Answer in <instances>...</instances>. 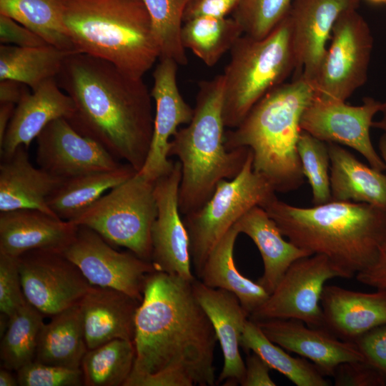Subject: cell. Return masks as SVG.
I'll list each match as a JSON object with an SVG mask.
<instances>
[{
  "instance_id": "obj_1",
  "label": "cell",
  "mask_w": 386,
  "mask_h": 386,
  "mask_svg": "<svg viewBox=\"0 0 386 386\" xmlns=\"http://www.w3.org/2000/svg\"><path fill=\"white\" fill-rule=\"evenodd\" d=\"M135 360L124 386H213L217 342L192 282L155 271L135 319Z\"/></svg>"
},
{
  "instance_id": "obj_2",
  "label": "cell",
  "mask_w": 386,
  "mask_h": 386,
  "mask_svg": "<svg viewBox=\"0 0 386 386\" xmlns=\"http://www.w3.org/2000/svg\"><path fill=\"white\" fill-rule=\"evenodd\" d=\"M56 80L73 101L74 111L66 119L71 127L139 172L150 149L154 118L142 78L74 52L66 56Z\"/></svg>"
},
{
  "instance_id": "obj_3",
  "label": "cell",
  "mask_w": 386,
  "mask_h": 386,
  "mask_svg": "<svg viewBox=\"0 0 386 386\" xmlns=\"http://www.w3.org/2000/svg\"><path fill=\"white\" fill-rule=\"evenodd\" d=\"M262 208L288 240L327 257L347 279L372 264L386 242V210L371 204L330 201L300 207L276 197Z\"/></svg>"
},
{
  "instance_id": "obj_4",
  "label": "cell",
  "mask_w": 386,
  "mask_h": 386,
  "mask_svg": "<svg viewBox=\"0 0 386 386\" xmlns=\"http://www.w3.org/2000/svg\"><path fill=\"white\" fill-rule=\"evenodd\" d=\"M314 96L311 82L302 76L294 78L269 91L237 127L225 132L227 149L249 148L253 169L276 192L296 190L305 182L297 142L302 116Z\"/></svg>"
},
{
  "instance_id": "obj_5",
  "label": "cell",
  "mask_w": 386,
  "mask_h": 386,
  "mask_svg": "<svg viewBox=\"0 0 386 386\" xmlns=\"http://www.w3.org/2000/svg\"><path fill=\"white\" fill-rule=\"evenodd\" d=\"M194 114L186 127L172 137L169 157L182 167L179 207L182 216L201 208L222 179L235 177L251 152L248 147L228 150L223 120L224 76L201 81Z\"/></svg>"
},
{
  "instance_id": "obj_6",
  "label": "cell",
  "mask_w": 386,
  "mask_h": 386,
  "mask_svg": "<svg viewBox=\"0 0 386 386\" xmlns=\"http://www.w3.org/2000/svg\"><path fill=\"white\" fill-rule=\"evenodd\" d=\"M64 23L76 52L142 78L159 59L142 0H66Z\"/></svg>"
},
{
  "instance_id": "obj_7",
  "label": "cell",
  "mask_w": 386,
  "mask_h": 386,
  "mask_svg": "<svg viewBox=\"0 0 386 386\" xmlns=\"http://www.w3.org/2000/svg\"><path fill=\"white\" fill-rule=\"evenodd\" d=\"M229 51L222 74V115L226 128L234 129L258 101L295 71L289 15L262 39L242 34Z\"/></svg>"
},
{
  "instance_id": "obj_8",
  "label": "cell",
  "mask_w": 386,
  "mask_h": 386,
  "mask_svg": "<svg viewBox=\"0 0 386 386\" xmlns=\"http://www.w3.org/2000/svg\"><path fill=\"white\" fill-rule=\"evenodd\" d=\"M154 184L137 172L71 222L93 229L109 244L125 247L151 262V230L157 214Z\"/></svg>"
},
{
  "instance_id": "obj_9",
  "label": "cell",
  "mask_w": 386,
  "mask_h": 386,
  "mask_svg": "<svg viewBox=\"0 0 386 386\" xmlns=\"http://www.w3.org/2000/svg\"><path fill=\"white\" fill-rule=\"evenodd\" d=\"M275 193L269 182L253 169L251 151L235 177L219 182L201 208L183 216L197 277L212 249L238 219L254 207H263L277 197Z\"/></svg>"
},
{
  "instance_id": "obj_10",
  "label": "cell",
  "mask_w": 386,
  "mask_h": 386,
  "mask_svg": "<svg viewBox=\"0 0 386 386\" xmlns=\"http://www.w3.org/2000/svg\"><path fill=\"white\" fill-rule=\"evenodd\" d=\"M319 73L315 95L345 102L367 81L373 49L370 28L357 9L337 19Z\"/></svg>"
},
{
  "instance_id": "obj_11",
  "label": "cell",
  "mask_w": 386,
  "mask_h": 386,
  "mask_svg": "<svg viewBox=\"0 0 386 386\" xmlns=\"http://www.w3.org/2000/svg\"><path fill=\"white\" fill-rule=\"evenodd\" d=\"M346 278L327 257L312 254L295 261L266 301L250 316L253 321L292 319L323 328L321 297L332 278Z\"/></svg>"
},
{
  "instance_id": "obj_12",
  "label": "cell",
  "mask_w": 386,
  "mask_h": 386,
  "mask_svg": "<svg viewBox=\"0 0 386 386\" xmlns=\"http://www.w3.org/2000/svg\"><path fill=\"white\" fill-rule=\"evenodd\" d=\"M91 285L113 288L142 301L147 277L157 271L150 261L131 251L118 252L97 232L79 226L62 252Z\"/></svg>"
},
{
  "instance_id": "obj_13",
  "label": "cell",
  "mask_w": 386,
  "mask_h": 386,
  "mask_svg": "<svg viewBox=\"0 0 386 386\" xmlns=\"http://www.w3.org/2000/svg\"><path fill=\"white\" fill-rule=\"evenodd\" d=\"M382 102L365 97L358 106L315 95L301 118V129L327 143L349 147L361 154L369 164L380 171L385 164L370 138L375 115L380 112Z\"/></svg>"
},
{
  "instance_id": "obj_14",
  "label": "cell",
  "mask_w": 386,
  "mask_h": 386,
  "mask_svg": "<svg viewBox=\"0 0 386 386\" xmlns=\"http://www.w3.org/2000/svg\"><path fill=\"white\" fill-rule=\"evenodd\" d=\"M18 262L24 295L44 315L53 316L79 304L91 286L60 251L31 250Z\"/></svg>"
},
{
  "instance_id": "obj_15",
  "label": "cell",
  "mask_w": 386,
  "mask_h": 386,
  "mask_svg": "<svg viewBox=\"0 0 386 386\" xmlns=\"http://www.w3.org/2000/svg\"><path fill=\"white\" fill-rule=\"evenodd\" d=\"M182 167L177 160L154 184L157 214L151 230V262L157 271L189 282L192 272L189 237L179 207Z\"/></svg>"
},
{
  "instance_id": "obj_16",
  "label": "cell",
  "mask_w": 386,
  "mask_h": 386,
  "mask_svg": "<svg viewBox=\"0 0 386 386\" xmlns=\"http://www.w3.org/2000/svg\"><path fill=\"white\" fill-rule=\"evenodd\" d=\"M36 139L39 167L63 179L122 164L101 144L76 131L65 118L50 122Z\"/></svg>"
},
{
  "instance_id": "obj_17",
  "label": "cell",
  "mask_w": 386,
  "mask_h": 386,
  "mask_svg": "<svg viewBox=\"0 0 386 386\" xmlns=\"http://www.w3.org/2000/svg\"><path fill=\"white\" fill-rule=\"evenodd\" d=\"M159 60L150 91L155 103L152 139L144 164L139 172L153 181L172 168L174 162L168 156L170 140L179 127L188 124L194 114V108L185 102L179 90L178 64L171 59Z\"/></svg>"
},
{
  "instance_id": "obj_18",
  "label": "cell",
  "mask_w": 386,
  "mask_h": 386,
  "mask_svg": "<svg viewBox=\"0 0 386 386\" xmlns=\"http://www.w3.org/2000/svg\"><path fill=\"white\" fill-rule=\"evenodd\" d=\"M361 1L292 0L288 15L296 59L295 78L302 76L314 82L337 19L347 9H357Z\"/></svg>"
},
{
  "instance_id": "obj_19",
  "label": "cell",
  "mask_w": 386,
  "mask_h": 386,
  "mask_svg": "<svg viewBox=\"0 0 386 386\" xmlns=\"http://www.w3.org/2000/svg\"><path fill=\"white\" fill-rule=\"evenodd\" d=\"M254 322L272 342L308 360L326 376L332 377L342 363L364 360L354 342L341 340L325 328L292 319Z\"/></svg>"
},
{
  "instance_id": "obj_20",
  "label": "cell",
  "mask_w": 386,
  "mask_h": 386,
  "mask_svg": "<svg viewBox=\"0 0 386 386\" xmlns=\"http://www.w3.org/2000/svg\"><path fill=\"white\" fill-rule=\"evenodd\" d=\"M192 288L212 325L222 351L224 365L217 382L241 385L245 362L239 347L249 315L238 298L229 291L209 287L197 279L192 282Z\"/></svg>"
},
{
  "instance_id": "obj_21",
  "label": "cell",
  "mask_w": 386,
  "mask_h": 386,
  "mask_svg": "<svg viewBox=\"0 0 386 386\" xmlns=\"http://www.w3.org/2000/svg\"><path fill=\"white\" fill-rule=\"evenodd\" d=\"M321 307L323 328L343 340L354 342L386 324V290L362 292L325 285Z\"/></svg>"
},
{
  "instance_id": "obj_22",
  "label": "cell",
  "mask_w": 386,
  "mask_h": 386,
  "mask_svg": "<svg viewBox=\"0 0 386 386\" xmlns=\"http://www.w3.org/2000/svg\"><path fill=\"white\" fill-rule=\"evenodd\" d=\"M78 225L41 211L21 209L0 213V252L19 257L35 249L63 252Z\"/></svg>"
},
{
  "instance_id": "obj_23",
  "label": "cell",
  "mask_w": 386,
  "mask_h": 386,
  "mask_svg": "<svg viewBox=\"0 0 386 386\" xmlns=\"http://www.w3.org/2000/svg\"><path fill=\"white\" fill-rule=\"evenodd\" d=\"M140 302L122 291L91 285L79 302L88 350L116 339L133 341Z\"/></svg>"
},
{
  "instance_id": "obj_24",
  "label": "cell",
  "mask_w": 386,
  "mask_h": 386,
  "mask_svg": "<svg viewBox=\"0 0 386 386\" xmlns=\"http://www.w3.org/2000/svg\"><path fill=\"white\" fill-rule=\"evenodd\" d=\"M74 111L73 101L59 87L56 79H49L26 93L16 105L0 144L1 160L11 157L21 145L28 149L50 122L59 118L67 119Z\"/></svg>"
},
{
  "instance_id": "obj_25",
  "label": "cell",
  "mask_w": 386,
  "mask_h": 386,
  "mask_svg": "<svg viewBox=\"0 0 386 386\" xmlns=\"http://www.w3.org/2000/svg\"><path fill=\"white\" fill-rule=\"evenodd\" d=\"M27 149L21 145L1 162L0 212L32 209L57 217L47 199L63 179L33 166Z\"/></svg>"
},
{
  "instance_id": "obj_26",
  "label": "cell",
  "mask_w": 386,
  "mask_h": 386,
  "mask_svg": "<svg viewBox=\"0 0 386 386\" xmlns=\"http://www.w3.org/2000/svg\"><path fill=\"white\" fill-rule=\"evenodd\" d=\"M234 226L239 234L248 236L257 246L264 266L263 274L257 281L269 294L273 292L292 263L312 255L290 240H285L276 222L259 206L247 212Z\"/></svg>"
},
{
  "instance_id": "obj_27",
  "label": "cell",
  "mask_w": 386,
  "mask_h": 386,
  "mask_svg": "<svg viewBox=\"0 0 386 386\" xmlns=\"http://www.w3.org/2000/svg\"><path fill=\"white\" fill-rule=\"evenodd\" d=\"M327 146L331 201L365 203L386 210V174L365 165L340 144Z\"/></svg>"
},
{
  "instance_id": "obj_28",
  "label": "cell",
  "mask_w": 386,
  "mask_h": 386,
  "mask_svg": "<svg viewBox=\"0 0 386 386\" xmlns=\"http://www.w3.org/2000/svg\"><path fill=\"white\" fill-rule=\"evenodd\" d=\"M239 232L233 226L212 249L198 276L205 285L233 293L249 316L269 294L257 282L244 277L237 269L234 249Z\"/></svg>"
},
{
  "instance_id": "obj_29",
  "label": "cell",
  "mask_w": 386,
  "mask_h": 386,
  "mask_svg": "<svg viewBox=\"0 0 386 386\" xmlns=\"http://www.w3.org/2000/svg\"><path fill=\"white\" fill-rule=\"evenodd\" d=\"M87 350L79 303L54 315L49 323H44L34 360L79 369Z\"/></svg>"
},
{
  "instance_id": "obj_30",
  "label": "cell",
  "mask_w": 386,
  "mask_h": 386,
  "mask_svg": "<svg viewBox=\"0 0 386 386\" xmlns=\"http://www.w3.org/2000/svg\"><path fill=\"white\" fill-rule=\"evenodd\" d=\"M137 171L129 164L64 179L47 199V204L61 219L73 221L86 209Z\"/></svg>"
},
{
  "instance_id": "obj_31",
  "label": "cell",
  "mask_w": 386,
  "mask_h": 386,
  "mask_svg": "<svg viewBox=\"0 0 386 386\" xmlns=\"http://www.w3.org/2000/svg\"><path fill=\"white\" fill-rule=\"evenodd\" d=\"M69 54L49 44L30 47L1 44L0 81H17L34 91L44 81L56 79Z\"/></svg>"
},
{
  "instance_id": "obj_32",
  "label": "cell",
  "mask_w": 386,
  "mask_h": 386,
  "mask_svg": "<svg viewBox=\"0 0 386 386\" xmlns=\"http://www.w3.org/2000/svg\"><path fill=\"white\" fill-rule=\"evenodd\" d=\"M66 0H0V14L40 36L48 44L76 52L64 23Z\"/></svg>"
},
{
  "instance_id": "obj_33",
  "label": "cell",
  "mask_w": 386,
  "mask_h": 386,
  "mask_svg": "<svg viewBox=\"0 0 386 386\" xmlns=\"http://www.w3.org/2000/svg\"><path fill=\"white\" fill-rule=\"evenodd\" d=\"M241 347L258 355L269 367L297 386H329L326 375L304 357H293L272 342L257 323L247 320L241 339Z\"/></svg>"
},
{
  "instance_id": "obj_34",
  "label": "cell",
  "mask_w": 386,
  "mask_h": 386,
  "mask_svg": "<svg viewBox=\"0 0 386 386\" xmlns=\"http://www.w3.org/2000/svg\"><path fill=\"white\" fill-rule=\"evenodd\" d=\"M242 34L241 26L232 17L199 16L184 21L181 38L186 49L212 67Z\"/></svg>"
},
{
  "instance_id": "obj_35",
  "label": "cell",
  "mask_w": 386,
  "mask_h": 386,
  "mask_svg": "<svg viewBox=\"0 0 386 386\" xmlns=\"http://www.w3.org/2000/svg\"><path fill=\"white\" fill-rule=\"evenodd\" d=\"M135 360L133 341L116 339L88 350L81 370L84 385L124 386Z\"/></svg>"
},
{
  "instance_id": "obj_36",
  "label": "cell",
  "mask_w": 386,
  "mask_h": 386,
  "mask_svg": "<svg viewBox=\"0 0 386 386\" xmlns=\"http://www.w3.org/2000/svg\"><path fill=\"white\" fill-rule=\"evenodd\" d=\"M44 314L26 301L9 317L1 339L0 357L3 367L17 371L35 360Z\"/></svg>"
},
{
  "instance_id": "obj_37",
  "label": "cell",
  "mask_w": 386,
  "mask_h": 386,
  "mask_svg": "<svg viewBox=\"0 0 386 386\" xmlns=\"http://www.w3.org/2000/svg\"><path fill=\"white\" fill-rule=\"evenodd\" d=\"M142 1L151 19L159 59H171L178 65H187L188 59L181 32L185 9L192 0Z\"/></svg>"
},
{
  "instance_id": "obj_38",
  "label": "cell",
  "mask_w": 386,
  "mask_h": 386,
  "mask_svg": "<svg viewBox=\"0 0 386 386\" xmlns=\"http://www.w3.org/2000/svg\"><path fill=\"white\" fill-rule=\"evenodd\" d=\"M297 152L304 176L312 189V203L319 205L330 202V159L327 143L302 130Z\"/></svg>"
},
{
  "instance_id": "obj_39",
  "label": "cell",
  "mask_w": 386,
  "mask_h": 386,
  "mask_svg": "<svg viewBox=\"0 0 386 386\" xmlns=\"http://www.w3.org/2000/svg\"><path fill=\"white\" fill-rule=\"evenodd\" d=\"M292 0H240L232 16L243 34L254 39L267 36L288 14Z\"/></svg>"
},
{
  "instance_id": "obj_40",
  "label": "cell",
  "mask_w": 386,
  "mask_h": 386,
  "mask_svg": "<svg viewBox=\"0 0 386 386\" xmlns=\"http://www.w3.org/2000/svg\"><path fill=\"white\" fill-rule=\"evenodd\" d=\"M21 386H79L84 385L81 368L71 369L33 360L17 371Z\"/></svg>"
},
{
  "instance_id": "obj_41",
  "label": "cell",
  "mask_w": 386,
  "mask_h": 386,
  "mask_svg": "<svg viewBox=\"0 0 386 386\" xmlns=\"http://www.w3.org/2000/svg\"><path fill=\"white\" fill-rule=\"evenodd\" d=\"M18 257L0 252V311L9 317L26 302Z\"/></svg>"
},
{
  "instance_id": "obj_42",
  "label": "cell",
  "mask_w": 386,
  "mask_h": 386,
  "mask_svg": "<svg viewBox=\"0 0 386 386\" xmlns=\"http://www.w3.org/2000/svg\"><path fill=\"white\" fill-rule=\"evenodd\" d=\"M332 377L336 386L386 385V377L365 360L342 363L336 368Z\"/></svg>"
},
{
  "instance_id": "obj_43",
  "label": "cell",
  "mask_w": 386,
  "mask_h": 386,
  "mask_svg": "<svg viewBox=\"0 0 386 386\" xmlns=\"http://www.w3.org/2000/svg\"><path fill=\"white\" fill-rule=\"evenodd\" d=\"M354 342L364 360L386 377V324L365 332Z\"/></svg>"
},
{
  "instance_id": "obj_44",
  "label": "cell",
  "mask_w": 386,
  "mask_h": 386,
  "mask_svg": "<svg viewBox=\"0 0 386 386\" xmlns=\"http://www.w3.org/2000/svg\"><path fill=\"white\" fill-rule=\"evenodd\" d=\"M0 42L17 46H41L48 44L37 34L14 19L0 14ZM50 45V44H49Z\"/></svg>"
},
{
  "instance_id": "obj_45",
  "label": "cell",
  "mask_w": 386,
  "mask_h": 386,
  "mask_svg": "<svg viewBox=\"0 0 386 386\" xmlns=\"http://www.w3.org/2000/svg\"><path fill=\"white\" fill-rule=\"evenodd\" d=\"M240 0H192L187 6L184 22L199 16L223 18L234 11Z\"/></svg>"
},
{
  "instance_id": "obj_46",
  "label": "cell",
  "mask_w": 386,
  "mask_h": 386,
  "mask_svg": "<svg viewBox=\"0 0 386 386\" xmlns=\"http://www.w3.org/2000/svg\"><path fill=\"white\" fill-rule=\"evenodd\" d=\"M270 367L256 353L249 352L242 386H275L269 375Z\"/></svg>"
},
{
  "instance_id": "obj_47",
  "label": "cell",
  "mask_w": 386,
  "mask_h": 386,
  "mask_svg": "<svg viewBox=\"0 0 386 386\" xmlns=\"http://www.w3.org/2000/svg\"><path fill=\"white\" fill-rule=\"evenodd\" d=\"M357 280L376 290H386V242L380 247L378 255L372 264L358 272Z\"/></svg>"
},
{
  "instance_id": "obj_48",
  "label": "cell",
  "mask_w": 386,
  "mask_h": 386,
  "mask_svg": "<svg viewBox=\"0 0 386 386\" xmlns=\"http://www.w3.org/2000/svg\"><path fill=\"white\" fill-rule=\"evenodd\" d=\"M28 86L14 80L0 81V104L12 103L17 104L28 92Z\"/></svg>"
},
{
  "instance_id": "obj_49",
  "label": "cell",
  "mask_w": 386,
  "mask_h": 386,
  "mask_svg": "<svg viewBox=\"0 0 386 386\" xmlns=\"http://www.w3.org/2000/svg\"><path fill=\"white\" fill-rule=\"evenodd\" d=\"M15 108L16 104L12 103L0 104V144L3 142Z\"/></svg>"
},
{
  "instance_id": "obj_50",
  "label": "cell",
  "mask_w": 386,
  "mask_h": 386,
  "mask_svg": "<svg viewBox=\"0 0 386 386\" xmlns=\"http://www.w3.org/2000/svg\"><path fill=\"white\" fill-rule=\"evenodd\" d=\"M9 370L4 367L0 370V385L1 386H16L19 385L17 378H15Z\"/></svg>"
},
{
  "instance_id": "obj_51",
  "label": "cell",
  "mask_w": 386,
  "mask_h": 386,
  "mask_svg": "<svg viewBox=\"0 0 386 386\" xmlns=\"http://www.w3.org/2000/svg\"><path fill=\"white\" fill-rule=\"evenodd\" d=\"M381 117L377 121H373L372 127L383 131L386 134V100L382 102L380 112Z\"/></svg>"
},
{
  "instance_id": "obj_52",
  "label": "cell",
  "mask_w": 386,
  "mask_h": 386,
  "mask_svg": "<svg viewBox=\"0 0 386 386\" xmlns=\"http://www.w3.org/2000/svg\"><path fill=\"white\" fill-rule=\"evenodd\" d=\"M378 147L380 154L386 167V134L383 133L379 139Z\"/></svg>"
},
{
  "instance_id": "obj_53",
  "label": "cell",
  "mask_w": 386,
  "mask_h": 386,
  "mask_svg": "<svg viewBox=\"0 0 386 386\" xmlns=\"http://www.w3.org/2000/svg\"><path fill=\"white\" fill-rule=\"evenodd\" d=\"M374 5H386V0H365Z\"/></svg>"
},
{
  "instance_id": "obj_54",
  "label": "cell",
  "mask_w": 386,
  "mask_h": 386,
  "mask_svg": "<svg viewBox=\"0 0 386 386\" xmlns=\"http://www.w3.org/2000/svg\"><path fill=\"white\" fill-rule=\"evenodd\" d=\"M386 6V5H385Z\"/></svg>"
}]
</instances>
